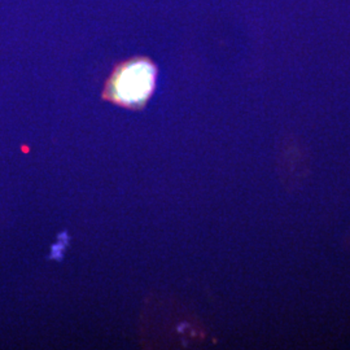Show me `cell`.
I'll return each mask as SVG.
<instances>
[{
    "instance_id": "6da1fadb",
    "label": "cell",
    "mask_w": 350,
    "mask_h": 350,
    "mask_svg": "<svg viewBox=\"0 0 350 350\" xmlns=\"http://www.w3.org/2000/svg\"><path fill=\"white\" fill-rule=\"evenodd\" d=\"M157 75L156 64L144 56L117 64L105 81L103 99L127 109H142L156 90Z\"/></svg>"
}]
</instances>
